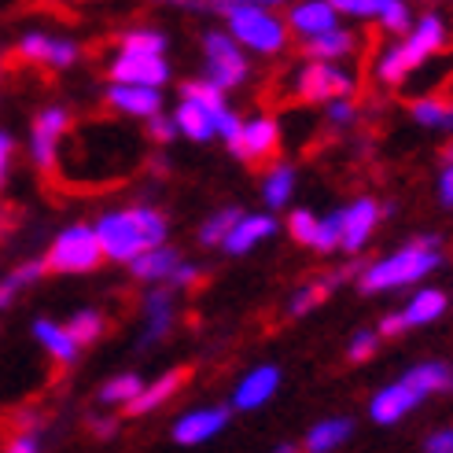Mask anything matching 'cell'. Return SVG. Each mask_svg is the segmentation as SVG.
<instances>
[{
    "instance_id": "1",
    "label": "cell",
    "mask_w": 453,
    "mask_h": 453,
    "mask_svg": "<svg viewBox=\"0 0 453 453\" xmlns=\"http://www.w3.org/2000/svg\"><path fill=\"white\" fill-rule=\"evenodd\" d=\"M93 233L100 240L104 258L115 262H137L148 251H158L166 243V218L151 207H133V211H111L104 214Z\"/></svg>"
},
{
    "instance_id": "2",
    "label": "cell",
    "mask_w": 453,
    "mask_h": 453,
    "mask_svg": "<svg viewBox=\"0 0 453 453\" xmlns=\"http://www.w3.org/2000/svg\"><path fill=\"white\" fill-rule=\"evenodd\" d=\"M439 265H442L439 240L427 236V240H417L410 247H402V251L372 262L369 269H361V291H365V296H376V291H395L405 284H417L420 277L435 273Z\"/></svg>"
},
{
    "instance_id": "3",
    "label": "cell",
    "mask_w": 453,
    "mask_h": 453,
    "mask_svg": "<svg viewBox=\"0 0 453 453\" xmlns=\"http://www.w3.org/2000/svg\"><path fill=\"white\" fill-rule=\"evenodd\" d=\"M442 44H446V22H442L439 15L417 19L413 30L405 34V41L391 44V49L376 59V78L388 81V85L405 81L420 63H427V56H435Z\"/></svg>"
},
{
    "instance_id": "4",
    "label": "cell",
    "mask_w": 453,
    "mask_h": 453,
    "mask_svg": "<svg viewBox=\"0 0 453 453\" xmlns=\"http://www.w3.org/2000/svg\"><path fill=\"white\" fill-rule=\"evenodd\" d=\"M221 12L229 15V30H233V41L240 49H251L262 56L284 49L288 27L269 8H262V4H221Z\"/></svg>"
},
{
    "instance_id": "5",
    "label": "cell",
    "mask_w": 453,
    "mask_h": 453,
    "mask_svg": "<svg viewBox=\"0 0 453 453\" xmlns=\"http://www.w3.org/2000/svg\"><path fill=\"white\" fill-rule=\"evenodd\" d=\"M100 262H104L100 240L88 225H71V229H63L52 240L49 255H44V269H52V273H93Z\"/></svg>"
},
{
    "instance_id": "6",
    "label": "cell",
    "mask_w": 453,
    "mask_h": 453,
    "mask_svg": "<svg viewBox=\"0 0 453 453\" xmlns=\"http://www.w3.org/2000/svg\"><path fill=\"white\" fill-rule=\"evenodd\" d=\"M296 93L306 104H335V100H350L354 93V78L335 63H306L299 78H296Z\"/></svg>"
},
{
    "instance_id": "7",
    "label": "cell",
    "mask_w": 453,
    "mask_h": 453,
    "mask_svg": "<svg viewBox=\"0 0 453 453\" xmlns=\"http://www.w3.org/2000/svg\"><path fill=\"white\" fill-rule=\"evenodd\" d=\"M203 49H207V81L214 88H221V93H225V88H236L247 78L243 49L229 34H207Z\"/></svg>"
},
{
    "instance_id": "8",
    "label": "cell",
    "mask_w": 453,
    "mask_h": 453,
    "mask_svg": "<svg viewBox=\"0 0 453 453\" xmlns=\"http://www.w3.org/2000/svg\"><path fill=\"white\" fill-rule=\"evenodd\" d=\"M111 78L115 85H133V88H155L170 78V66L163 56H129V52H119L111 59Z\"/></svg>"
},
{
    "instance_id": "9",
    "label": "cell",
    "mask_w": 453,
    "mask_h": 453,
    "mask_svg": "<svg viewBox=\"0 0 453 453\" xmlns=\"http://www.w3.org/2000/svg\"><path fill=\"white\" fill-rule=\"evenodd\" d=\"M71 126V115L63 107H44L37 122H34V137H30V155L41 170H56V158H59V137Z\"/></svg>"
},
{
    "instance_id": "10",
    "label": "cell",
    "mask_w": 453,
    "mask_h": 453,
    "mask_svg": "<svg viewBox=\"0 0 453 453\" xmlns=\"http://www.w3.org/2000/svg\"><path fill=\"white\" fill-rule=\"evenodd\" d=\"M424 398L410 388L405 380H398V383H388V388H380L376 395H372V402H369V417L376 420V424H398L402 417H410L417 405H420Z\"/></svg>"
},
{
    "instance_id": "11",
    "label": "cell",
    "mask_w": 453,
    "mask_h": 453,
    "mask_svg": "<svg viewBox=\"0 0 453 453\" xmlns=\"http://www.w3.org/2000/svg\"><path fill=\"white\" fill-rule=\"evenodd\" d=\"M339 214H343V243H339V251L357 255L361 247L369 243L376 221H380V203L376 199H354L350 207H343Z\"/></svg>"
},
{
    "instance_id": "12",
    "label": "cell",
    "mask_w": 453,
    "mask_h": 453,
    "mask_svg": "<svg viewBox=\"0 0 453 453\" xmlns=\"http://www.w3.org/2000/svg\"><path fill=\"white\" fill-rule=\"evenodd\" d=\"M225 424H229V410H225V405H207V410H192L180 417L173 424V439L180 446H199V442L214 439Z\"/></svg>"
},
{
    "instance_id": "13",
    "label": "cell",
    "mask_w": 453,
    "mask_h": 453,
    "mask_svg": "<svg viewBox=\"0 0 453 453\" xmlns=\"http://www.w3.org/2000/svg\"><path fill=\"white\" fill-rule=\"evenodd\" d=\"M280 148V129L273 119H251V122H243L240 129V144L233 148L240 158H247V163H258V158H269Z\"/></svg>"
},
{
    "instance_id": "14",
    "label": "cell",
    "mask_w": 453,
    "mask_h": 453,
    "mask_svg": "<svg viewBox=\"0 0 453 453\" xmlns=\"http://www.w3.org/2000/svg\"><path fill=\"white\" fill-rule=\"evenodd\" d=\"M277 388H280V369L277 365H258V369H251L240 380V388L233 395V405L236 410H258V405H265L269 398L277 395Z\"/></svg>"
},
{
    "instance_id": "15",
    "label": "cell",
    "mask_w": 453,
    "mask_h": 453,
    "mask_svg": "<svg viewBox=\"0 0 453 453\" xmlns=\"http://www.w3.org/2000/svg\"><path fill=\"white\" fill-rule=\"evenodd\" d=\"M335 19H339L335 4H325V0H310V4H296V8L288 12V27L299 30L306 41H313V37H321V34L339 30Z\"/></svg>"
},
{
    "instance_id": "16",
    "label": "cell",
    "mask_w": 453,
    "mask_h": 453,
    "mask_svg": "<svg viewBox=\"0 0 453 453\" xmlns=\"http://www.w3.org/2000/svg\"><path fill=\"white\" fill-rule=\"evenodd\" d=\"M107 104L122 111V115H133V119H155L163 115V96L155 88H133V85H111L107 88Z\"/></svg>"
},
{
    "instance_id": "17",
    "label": "cell",
    "mask_w": 453,
    "mask_h": 453,
    "mask_svg": "<svg viewBox=\"0 0 453 453\" xmlns=\"http://www.w3.org/2000/svg\"><path fill=\"white\" fill-rule=\"evenodd\" d=\"M185 380H188V372H185V369H177V372H163V376H158L155 383H148V388H144L137 398H133V402L126 405V410H129L133 417H144V413L158 410V405L170 402V398H173L180 388H185Z\"/></svg>"
},
{
    "instance_id": "18",
    "label": "cell",
    "mask_w": 453,
    "mask_h": 453,
    "mask_svg": "<svg viewBox=\"0 0 453 453\" xmlns=\"http://www.w3.org/2000/svg\"><path fill=\"white\" fill-rule=\"evenodd\" d=\"M273 233H277V221L269 218V214H243L236 221V229L229 233V240H225L221 247H225V251H233V255H247L258 240L273 236Z\"/></svg>"
},
{
    "instance_id": "19",
    "label": "cell",
    "mask_w": 453,
    "mask_h": 453,
    "mask_svg": "<svg viewBox=\"0 0 453 453\" xmlns=\"http://www.w3.org/2000/svg\"><path fill=\"white\" fill-rule=\"evenodd\" d=\"M446 306H449L446 291H439V288H420L417 296H413L410 303H405V310H402V321H405V328L432 325V321H439V317L446 313Z\"/></svg>"
},
{
    "instance_id": "20",
    "label": "cell",
    "mask_w": 453,
    "mask_h": 453,
    "mask_svg": "<svg viewBox=\"0 0 453 453\" xmlns=\"http://www.w3.org/2000/svg\"><path fill=\"white\" fill-rule=\"evenodd\" d=\"M402 380L410 383V388H413L420 398L453 391V369L446 365V361H424V365H413Z\"/></svg>"
},
{
    "instance_id": "21",
    "label": "cell",
    "mask_w": 453,
    "mask_h": 453,
    "mask_svg": "<svg viewBox=\"0 0 453 453\" xmlns=\"http://www.w3.org/2000/svg\"><path fill=\"white\" fill-rule=\"evenodd\" d=\"M34 335H37V343L59 361V365H71V361L78 357V350H81L71 339V332H66L63 325H56V321H49V317L34 321Z\"/></svg>"
},
{
    "instance_id": "22",
    "label": "cell",
    "mask_w": 453,
    "mask_h": 453,
    "mask_svg": "<svg viewBox=\"0 0 453 453\" xmlns=\"http://www.w3.org/2000/svg\"><path fill=\"white\" fill-rule=\"evenodd\" d=\"M350 432H354V420L347 417H328L321 424H313L306 435V453H332L350 439Z\"/></svg>"
},
{
    "instance_id": "23",
    "label": "cell",
    "mask_w": 453,
    "mask_h": 453,
    "mask_svg": "<svg viewBox=\"0 0 453 453\" xmlns=\"http://www.w3.org/2000/svg\"><path fill=\"white\" fill-rule=\"evenodd\" d=\"M350 52H354V34H347V30H332V34L306 41V56L313 63H335V59H343Z\"/></svg>"
},
{
    "instance_id": "24",
    "label": "cell",
    "mask_w": 453,
    "mask_h": 453,
    "mask_svg": "<svg viewBox=\"0 0 453 453\" xmlns=\"http://www.w3.org/2000/svg\"><path fill=\"white\" fill-rule=\"evenodd\" d=\"M173 122H177V133H185V137L196 141V144H203V141H211V137H214V122H211V115H207L203 107H196L192 100H180Z\"/></svg>"
},
{
    "instance_id": "25",
    "label": "cell",
    "mask_w": 453,
    "mask_h": 453,
    "mask_svg": "<svg viewBox=\"0 0 453 453\" xmlns=\"http://www.w3.org/2000/svg\"><path fill=\"white\" fill-rule=\"evenodd\" d=\"M354 269H357V265H350V269H339V273H332L328 280H313V284L299 288L296 296H291V306H288V310H291V317H303V313H310V310H313L317 303H321V299L328 296V291H332L335 284H343V280L354 273Z\"/></svg>"
},
{
    "instance_id": "26",
    "label": "cell",
    "mask_w": 453,
    "mask_h": 453,
    "mask_svg": "<svg viewBox=\"0 0 453 453\" xmlns=\"http://www.w3.org/2000/svg\"><path fill=\"white\" fill-rule=\"evenodd\" d=\"M133 265V277H141V280H170L177 273V251H170V247H158V251H148L141 255L137 262H129Z\"/></svg>"
},
{
    "instance_id": "27",
    "label": "cell",
    "mask_w": 453,
    "mask_h": 453,
    "mask_svg": "<svg viewBox=\"0 0 453 453\" xmlns=\"http://www.w3.org/2000/svg\"><path fill=\"white\" fill-rule=\"evenodd\" d=\"M291 192H296V170H291L288 163H277L273 170H269V173L262 177V196H265V207H273V211L288 207Z\"/></svg>"
},
{
    "instance_id": "28",
    "label": "cell",
    "mask_w": 453,
    "mask_h": 453,
    "mask_svg": "<svg viewBox=\"0 0 453 453\" xmlns=\"http://www.w3.org/2000/svg\"><path fill=\"white\" fill-rule=\"evenodd\" d=\"M173 296L166 288H155L148 291V299H144V313H148V339H163L173 325Z\"/></svg>"
},
{
    "instance_id": "29",
    "label": "cell",
    "mask_w": 453,
    "mask_h": 453,
    "mask_svg": "<svg viewBox=\"0 0 453 453\" xmlns=\"http://www.w3.org/2000/svg\"><path fill=\"white\" fill-rule=\"evenodd\" d=\"M413 119L424 129H453V104L442 96H420L413 104Z\"/></svg>"
},
{
    "instance_id": "30",
    "label": "cell",
    "mask_w": 453,
    "mask_h": 453,
    "mask_svg": "<svg viewBox=\"0 0 453 453\" xmlns=\"http://www.w3.org/2000/svg\"><path fill=\"white\" fill-rule=\"evenodd\" d=\"M141 391H144L141 376H137V372H122V376H115V380H107V383H104L100 402H107V405H129Z\"/></svg>"
},
{
    "instance_id": "31",
    "label": "cell",
    "mask_w": 453,
    "mask_h": 453,
    "mask_svg": "<svg viewBox=\"0 0 453 453\" xmlns=\"http://www.w3.org/2000/svg\"><path fill=\"white\" fill-rule=\"evenodd\" d=\"M185 100H192L196 107L207 111L211 122L221 115V111H229V107H225V93H221V88H214L211 81H185Z\"/></svg>"
},
{
    "instance_id": "32",
    "label": "cell",
    "mask_w": 453,
    "mask_h": 453,
    "mask_svg": "<svg viewBox=\"0 0 453 453\" xmlns=\"http://www.w3.org/2000/svg\"><path fill=\"white\" fill-rule=\"evenodd\" d=\"M41 273H44V262H27V265H19L12 277H4V280H0V310H4V306H12L19 291L27 288V284H34Z\"/></svg>"
},
{
    "instance_id": "33",
    "label": "cell",
    "mask_w": 453,
    "mask_h": 453,
    "mask_svg": "<svg viewBox=\"0 0 453 453\" xmlns=\"http://www.w3.org/2000/svg\"><path fill=\"white\" fill-rule=\"evenodd\" d=\"M63 328L71 332V339H74L78 347H85V343H93V339H100V332H104V317H100L96 310H78Z\"/></svg>"
},
{
    "instance_id": "34",
    "label": "cell",
    "mask_w": 453,
    "mask_h": 453,
    "mask_svg": "<svg viewBox=\"0 0 453 453\" xmlns=\"http://www.w3.org/2000/svg\"><path fill=\"white\" fill-rule=\"evenodd\" d=\"M163 49H166V37L155 30H133L122 37V52L129 56H163Z\"/></svg>"
},
{
    "instance_id": "35",
    "label": "cell",
    "mask_w": 453,
    "mask_h": 453,
    "mask_svg": "<svg viewBox=\"0 0 453 453\" xmlns=\"http://www.w3.org/2000/svg\"><path fill=\"white\" fill-rule=\"evenodd\" d=\"M240 218H243V214H240L236 207L218 211V214L199 229V240H203V243H225V240H229V233L236 229V221H240Z\"/></svg>"
},
{
    "instance_id": "36",
    "label": "cell",
    "mask_w": 453,
    "mask_h": 453,
    "mask_svg": "<svg viewBox=\"0 0 453 453\" xmlns=\"http://www.w3.org/2000/svg\"><path fill=\"white\" fill-rule=\"evenodd\" d=\"M339 243H343V214H328L321 218V225H317V240H313V251H339Z\"/></svg>"
},
{
    "instance_id": "37",
    "label": "cell",
    "mask_w": 453,
    "mask_h": 453,
    "mask_svg": "<svg viewBox=\"0 0 453 453\" xmlns=\"http://www.w3.org/2000/svg\"><path fill=\"white\" fill-rule=\"evenodd\" d=\"M380 22H383V30H391V34H410L413 30V15L402 0H388L383 12H380Z\"/></svg>"
},
{
    "instance_id": "38",
    "label": "cell",
    "mask_w": 453,
    "mask_h": 453,
    "mask_svg": "<svg viewBox=\"0 0 453 453\" xmlns=\"http://www.w3.org/2000/svg\"><path fill=\"white\" fill-rule=\"evenodd\" d=\"M19 52L34 59V63H49L52 66V52H56V37H44V34H27L19 41Z\"/></svg>"
},
{
    "instance_id": "39",
    "label": "cell",
    "mask_w": 453,
    "mask_h": 453,
    "mask_svg": "<svg viewBox=\"0 0 453 453\" xmlns=\"http://www.w3.org/2000/svg\"><path fill=\"white\" fill-rule=\"evenodd\" d=\"M317 225H321V218L317 214H310V211H296L288 218V233H291V240H299L303 247H313V240H317Z\"/></svg>"
},
{
    "instance_id": "40",
    "label": "cell",
    "mask_w": 453,
    "mask_h": 453,
    "mask_svg": "<svg viewBox=\"0 0 453 453\" xmlns=\"http://www.w3.org/2000/svg\"><path fill=\"white\" fill-rule=\"evenodd\" d=\"M376 343H380V335L376 332H354V339H350V347H347V357L350 361H369L372 354H376Z\"/></svg>"
},
{
    "instance_id": "41",
    "label": "cell",
    "mask_w": 453,
    "mask_h": 453,
    "mask_svg": "<svg viewBox=\"0 0 453 453\" xmlns=\"http://www.w3.org/2000/svg\"><path fill=\"white\" fill-rule=\"evenodd\" d=\"M383 4H388V0H339L335 12H347V15H357V19H380Z\"/></svg>"
},
{
    "instance_id": "42",
    "label": "cell",
    "mask_w": 453,
    "mask_h": 453,
    "mask_svg": "<svg viewBox=\"0 0 453 453\" xmlns=\"http://www.w3.org/2000/svg\"><path fill=\"white\" fill-rule=\"evenodd\" d=\"M148 137L158 141V144H170V141L177 137V122L166 119V115H155V119L148 122Z\"/></svg>"
},
{
    "instance_id": "43",
    "label": "cell",
    "mask_w": 453,
    "mask_h": 453,
    "mask_svg": "<svg viewBox=\"0 0 453 453\" xmlns=\"http://www.w3.org/2000/svg\"><path fill=\"white\" fill-rule=\"evenodd\" d=\"M354 100H335V104H328V122L332 126H350L354 122Z\"/></svg>"
},
{
    "instance_id": "44",
    "label": "cell",
    "mask_w": 453,
    "mask_h": 453,
    "mask_svg": "<svg viewBox=\"0 0 453 453\" xmlns=\"http://www.w3.org/2000/svg\"><path fill=\"white\" fill-rule=\"evenodd\" d=\"M424 453H453V427H442V432H432V435H427Z\"/></svg>"
},
{
    "instance_id": "45",
    "label": "cell",
    "mask_w": 453,
    "mask_h": 453,
    "mask_svg": "<svg viewBox=\"0 0 453 453\" xmlns=\"http://www.w3.org/2000/svg\"><path fill=\"white\" fill-rule=\"evenodd\" d=\"M4 453H37V439H34L30 432H22V435H15V439L8 442Z\"/></svg>"
},
{
    "instance_id": "46",
    "label": "cell",
    "mask_w": 453,
    "mask_h": 453,
    "mask_svg": "<svg viewBox=\"0 0 453 453\" xmlns=\"http://www.w3.org/2000/svg\"><path fill=\"white\" fill-rule=\"evenodd\" d=\"M402 328H405L402 313H388V317H380V328H376V335H398Z\"/></svg>"
},
{
    "instance_id": "47",
    "label": "cell",
    "mask_w": 453,
    "mask_h": 453,
    "mask_svg": "<svg viewBox=\"0 0 453 453\" xmlns=\"http://www.w3.org/2000/svg\"><path fill=\"white\" fill-rule=\"evenodd\" d=\"M439 199L446 203V207H453V163L442 170V177H439Z\"/></svg>"
},
{
    "instance_id": "48",
    "label": "cell",
    "mask_w": 453,
    "mask_h": 453,
    "mask_svg": "<svg viewBox=\"0 0 453 453\" xmlns=\"http://www.w3.org/2000/svg\"><path fill=\"white\" fill-rule=\"evenodd\" d=\"M196 277H199V269H196V265H185V262H180V265H177V273H173L170 280H173L177 288H188Z\"/></svg>"
},
{
    "instance_id": "49",
    "label": "cell",
    "mask_w": 453,
    "mask_h": 453,
    "mask_svg": "<svg viewBox=\"0 0 453 453\" xmlns=\"http://www.w3.org/2000/svg\"><path fill=\"white\" fill-rule=\"evenodd\" d=\"M12 137L8 133H0V185H4V173H8V158H12Z\"/></svg>"
},
{
    "instance_id": "50",
    "label": "cell",
    "mask_w": 453,
    "mask_h": 453,
    "mask_svg": "<svg viewBox=\"0 0 453 453\" xmlns=\"http://www.w3.org/2000/svg\"><path fill=\"white\" fill-rule=\"evenodd\" d=\"M115 424H119V420H96V435H100V439H107L111 432H115Z\"/></svg>"
},
{
    "instance_id": "51",
    "label": "cell",
    "mask_w": 453,
    "mask_h": 453,
    "mask_svg": "<svg viewBox=\"0 0 453 453\" xmlns=\"http://www.w3.org/2000/svg\"><path fill=\"white\" fill-rule=\"evenodd\" d=\"M277 453H296V446H291V442H284V446H277Z\"/></svg>"
},
{
    "instance_id": "52",
    "label": "cell",
    "mask_w": 453,
    "mask_h": 453,
    "mask_svg": "<svg viewBox=\"0 0 453 453\" xmlns=\"http://www.w3.org/2000/svg\"><path fill=\"white\" fill-rule=\"evenodd\" d=\"M446 158H449V163H453V148H449V151H446Z\"/></svg>"
}]
</instances>
